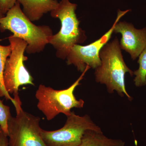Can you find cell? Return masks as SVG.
<instances>
[{
  "instance_id": "e0dca14e",
  "label": "cell",
  "mask_w": 146,
  "mask_h": 146,
  "mask_svg": "<svg viewBox=\"0 0 146 146\" xmlns=\"http://www.w3.org/2000/svg\"><path fill=\"white\" fill-rule=\"evenodd\" d=\"M5 15H4L1 9V7H0V18H2L4 17Z\"/></svg>"
},
{
  "instance_id": "ba28073f",
  "label": "cell",
  "mask_w": 146,
  "mask_h": 146,
  "mask_svg": "<svg viewBox=\"0 0 146 146\" xmlns=\"http://www.w3.org/2000/svg\"><path fill=\"white\" fill-rule=\"evenodd\" d=\"M130 11V9L125 11L119 10L117 16L113 25L99 39L86 46L74 45L66 58L67 64L74 65L78 70L82 73L85 70L87 66L96 69L101 66L102 61L100 57L101 50L111 38L114 33L115 25L121 18Z\"/></svg>"
},
{
  "instance_id": "277c9868",
  "label": "cell",
  "mask_w": 146,
  "mask_h": 146,
  "mask_svg": "<svg viewBox=\"0 0 146 146\" xmlns=\"http://www.w3.org/2000/svg\"><path fill=\"white\" fill-rule=\"evenodd\" d=\"M90 68L87 66L81 76L67 89L57 90L43 84L39 85L35 93V97L38 100L37 107L47 120H52L60 113H63L67 117L70 115L72 108L83 107V100H77L74 93Z\"/></svg>"
},
{
  "instance_id": "8992f818",
  "label": "cell",
  "mask_w": 146,
  "mask_h": 146,
  "mask_svg": "<svg viewBox=\"0 0 146 146\" xmlns=\"http://www.w3.org/2000/svg\"><path fill=\"white\" fill-rule=\"evenodd\" d=\"M16 115L8 121V146H47L41 135L40 118L15 106Z\"/></svg>"
},
{
  "instance_id": "30bf717a",
  "label": "cell",
  "mask_w": 146,
  "mask_h": 146,
  "mask_svg": "<svg viewBox=\"0 0 146 146\" xmlns=\"http://www.w3.org/2000/svg\"><path fill=\"white\" fill-rule=\"evenodd\" d=\"M23 6L24 14L31 21L39 20L45 13L51 12L58 5L57 0H17Z\"/></svg>"
},
{
  "instance_id": "4fadbf2b",
  "label": "cell",
  "mask_w": 146,
  "mask_h": 146,
  "mask_svg": "<svg viewBox=\"0 0 146 146\" xmlns=\"http://www.w3.org/2000/svg\"><path fill=\"white\" fill-rule=\"evenodd\" d=\"M138 57L139 68L133 72V75L136 76L134 79L135 85L140 87L146 85V47Z\"/></svg>"
},
{
  "instance_id": "7a4b0ae2",
  "label": "cell",
  "mask_w": 146,
  "mask_h": 146,
  "mask_svg": "<svg viewBox=\"0 0 146 146\" xmlns=\"http://www.w3.org/2000/svg\"><path fill=\"white\" fill-rule=\"evenodd\" d=\"M100 57L102 65L96 69V81L105 84L110 93L116 91L121 96L125 95L131 100L132 98L126 90L125 76L128 72L132 76L133 72L126 65L117 38L103 47Z\"/></svg>"
},
{
  "instance_id": "7c38bea8",
  "label": "cell",
  "mask_w": 146,
  "mask_h": 146,
  "mask_svg": "<svg viewBox=\"0 0 146 146\" xmlns=\"http://www.w3.org/2000/svg\"><path fill=\"white\" fill-rule=\"evenodd\" d=\"M11 52V47L10 44L8 46L0 45V97H5L6 100H9L14 105L16 103L15 100L7 91L5 86L3 78L6 62Z\"/></svg>"
},
{
  "instance_id": "52a82bcc",
  "label": "cell",
  "mask_w": 146,
  "mask_h": 146,
  "mask_svg": "<svg viewBox=\"0 0 146 146\" xmlns=\"http://www.w3.org/2000/svg\"><path fill=\"white\" fill-rule=\"evenodd\" d=\"M89 130L102 132L89 115L81 117L72 112L67 116L63 127L51 131L42 129L41 135L47 146H79L84 133Z\"/></svg>"
},
{
  "instance_id": "5b68a950",
  "label": "cell",
  "mask_w": 146,
  "mask_h": 146,
  "mask_svg": "<svg viewBox=\"0 0 146 146\" xmlns=\"http://www.w3.org/2000/svg\"><path fill=\"white\" fill-rule=\"evenodd\" d=\"M11 47V53L6 62L4 72V83L7 91L13 94L14 98H19V87L25 85L34 86L33 78L27 70L24 61L28 57L24 55L27 43L23 39L9 36Z\"/></svg>"
},
{
  "instance_id": "9c48e42d",
  "label": "cell",
  "mask_w": 146,
  "mask_h": 146,
  "mask_svg": "<svg viewBox=\"0 0 146 146\" xmlns=\"http://www.w3.org/2000/svg\"><path fill=\"white\" fill-rule=\"evenodd\" d=\"M113 33L121 34L120 48L128 52L133 60L146 47V28L138 29L131 23L119 22L115 25Z\"/></svg>"
},
{
  "instance_id": "2e32d148",
  "label": "cell",
  "mask_w": 146,
  "mask_h": 146,
  "mask_svg": "<svg viewBox=\"0 0 146 146\" xmlns=\"http://www.w3.org/2000/svg\"><path fill=\"white\" fill-rule=\"evenodd\" d=\"M0 146H8V136L0 127Z\"/></svg>"
},
{
  "instance_id": "9a60e30c",
  "label": "cell",
  "mask_w": 146,
  "mask_h": 146,
  "mask_svg": "<svg viewBox=\"0 0 146 146\" xmlns=\"http://www.w3.org/2000/svg\"><path fill=\"white\" fill-rule=\"evenodd\" d=\"M17 1V0H0V7L2 13L5 15L7 12L12 8Z\"/></svg>"
},
{
  "instance_id": "3957f363",
  "label": "cell",
  "mask_w": 146,
  "mask_h": 146,
  "mask_svg": "<svg viewBox=\"0 0 146 146\" xmlns=\"http://www.w3.org/2000/svg\"><path fill=\"white\" fill-rule=\"evenodd\" d=\"M77 7L69 0H61L50 12L51 17L60 20L61 28L58 33L51 36L49 44L56 50V56L63 60L74 45L83 43L87 38L85 31L79 27L75 12Z\"/></svg>"
},
{
  "instance_id": "5bb4252c",
  "label": "cell",
  "mask_w": 146,
  "mask_h": 146,
  "mask_svg": "<svg viewBox=\"0 0 146 146\" xmlns=\"http://www.w3.org/2000/svg\"><path fill=\"white\" fill-rule=\"evenodd\" d=\"M11 116L10 107L0 100V127L8 136V121Z\"/></svg>"
},
{
  "instance_id": "8fae6325",
  "label": "cell",
  "mask_w": 146,
  "mask_h": 146,
  "mask_svg": "<svg viewBox=\"0 0 146 146\" xmlns=\"http://www.w3.org/2000/svg\"><path fill=\"white\" fill-rule=\"evenodd\" d=\"M79 146H125L121 140L110 139L103 134L95 131H86Z\"/></svg>"
},
{
  "instance_id": "6da1fadb",
  "label": "cell",
  "mask_w": 146,
  "mask_h": 146,
  "mask_svg": "<svg viewBox=\"0 0 146 146\" xmlns=\"http://www.w3.org/2000/svg\"><path fill=\"white\" fill-rule=\"evenodd\" d=\"M16 2L14 6L0 18V31L8 30L12 36L24 40L27 43L25 52L29 54L41 52L44 49L51 36L52 30L48 26H37L28 18Z\"/></svg>"
}]
</instances>
